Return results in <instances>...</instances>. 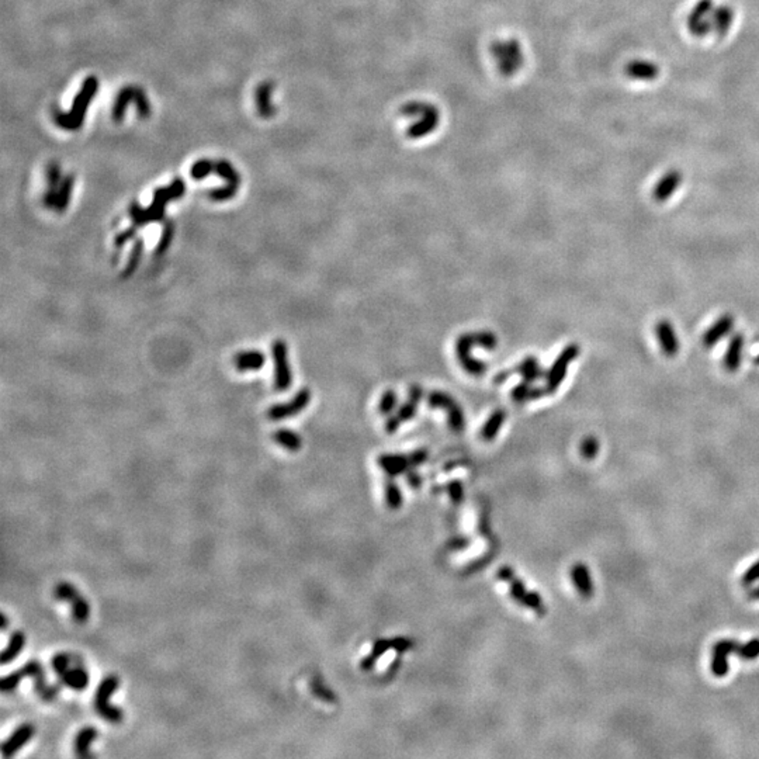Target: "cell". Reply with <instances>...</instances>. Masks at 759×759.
<instances>
[{
    "mask_svg": "<svg viewBox=\"0 0 759 759\" xmlns=\"http://www.w3.org/2000/svg\"><path fill=\"white\" fill-rule=\"evenodd\" d=\"M498 346V337L491 331H477L467 332L457 337L456 340V356L461 368L474 377L484 375L488 370L486 362H481L472 357L471 352L474 348H481L486 351H494Z\"/></svg>",
    "mask_w": 759,
    "mask_h": 759,
    "instance_id": "cell-1",
    "label": "cell"
},
{
    "mask_svg": "<svg viewBox=\"0 0 759 759\" xmlns=\"http://www.w3.org/2000/svg\"><path fill=\"white\" fill-rule=\"evenodd\" d=\"M401 114L410 121L406 131L410 140H422L440 125V110L428 101H409L402 106Z\"/></svg>",
    "mask_w": 759,
    "mask_h": 759,
    "instance_id": "cell-2",
    "label": "cell"
},
{
    "mask_svg": "<svg viewBox=\"0 0 759 759\" xmlns=\"http://www.w3.org/2000/svg\"><path fill=\"white\" fill-rule=\"evenodd\" d=\"M97 89H98L97 78H94V76L87 78L83 82L82 89H81V92L78 93V96L74 101L71 112L62 113L61 110L54 109L52 116H54V120H55L56 125L66 129V131H76L78 128H81L83 121H85L87 106L90 105L92 100L94 98V96L97 93Z\"/></svg>",
    "mask_w": 759,
    "mask_h": 759,
    "instance_id": "cell-3",
    "label": "cell"
},
{
    "mask_svg": "<svg viewBox=\"0 0 759 759\" xmlns=\"http://www.w3.org/2000/svg\"><path fill=\"white\" fill-rule=\"evenodd\" d=\"M490 51L503 78L514 76L523 67L525 55L519 40L508 39L495 41L491 44Z\"/></svg>",
    "mask_w": 759,
    "mask_h": 759,
    "instance_id": "cell-4",
    "label": "cell"
},
{
    "mask_svg": "<svg viewBox=\"0 0 759 759\" xmlns=\"http://www.w3.org/2000/svg\"><path fill=\"white\" fill-rule=\"evenodd\" d=\"M129 103H134L135 107H136V113L141 118L149 117L151 105H149L148 96L145 94L144 89L138 87V86H125L118 92V94L114 100L113 112H112V116H113L114 121H117V123L123 121Z\"/></svg>",
    "mask_w": 759,
    "mask_h": 759,
    "instance_id": "cell-5",
    "label": "cell"
},
{
    "mask_svg": "<svg viewBox=\"0 0 759 759\" xmlns=\"http://www.w3.org/2000/svg\"><path fill=\"white\" fill-rule=\"evenodd\" d=\"M118 685L120 679L116 675H109L98 683L94 695V709L97 714L110 722H120L123 720V711L110 705V698L116 694Z\"/></svg>",
    "mask_w": 759,
    "mask_h": 759,
    "instance_id": "cell-6",
    "label": "cell"
},
{
    "mask_svg": "<svg viewBox=\"0 0 759 759\" xmlns=\"http://www.w3.org/2000/svg\"><path fill=\"white\" fill-rule=\"evenodd\" d=\"M426 402L430 408L435 409H443L447 415V424L456 433H461L466 428V417L463 408L457 404V401L443 391H430L428 394Z\"/></svg>",
    "mask_w": 759,
    "mask_h": 759,
    "instance_id": "cell-7",
    "label": "cell"
},
{
    "mask_svg": "<svg viewBox=\"0 0 759 759\" xmlns=\"http://www.w3.org/2000/svg\"><path fill=\"white\" fill-rule=\"evenodd\" d=\"M185 191H186V185H185L183 179H179V178L171 182V185L167 186V187L156 189L155 193H154V200H152L151 205L148 207V209H145L149 224L151 222H160L165 218L166 204L170 202V201H174V200L180 198L185 194Z\"/></svg>",
    "mask_w": 759,
    "mask_h": 759,
    "instance_id": "cell-8",
    "label": "cell"
},
{
    "mask_svg": "<svg viewBox=\"0 0 759 759\" xmlns=\"http://www.w3.org/2000/svg\"><path fill=\"white\" fill-rule=\"evenodd\" d=\"M422 399H424V388L418 384L410 386L409 393H408V401L397 408L395 415L388 417V419L386 422V430L390 435H393L399 429V426L402 424L415 418L417 412H418V406H419Z\"/></svg>",
    "mask_w": 759,
    "mask_h": 759,
    "instance_id": "cell-9",
    "label": "cell"
},
{
    "mask_svg": "<svg viewBox=\"0 0 759 759\" xmlns=\"http://www.w3.org/2000/svg\"><path fill=\"white\" fill-rule=\"evenodd\" d=\"M579 356V346L575 343L568 344V346L559 355V357L554 360L553 366L545 374V387L550 394H553L559 390L561 383L568 371V366Z\"/></svg>",
    "mask_w": 759,
    "mask_h": 759,
    "instance_id": "cell-10",
    "label": "cell"
},
{
    "mask_svg": "<svg viewBox=\"0 0 759 759\" xmlns=\"http://www.w3.org/2000/svg\"><path fill=\"white\" fill-rule=\"evenodd\" d=\"M274 360V388L275 391H287L293 383V373L289 364V351L284 340H275L271 346Z\"/></svg>",
    "mask_w": 759,
    "mask_h": 759,
    "instance_id": "cell-11",
    "label": "cell"
},
{
    "mask_svg": "<svg viewBox=\"0 0 759 759\" xmlns=\"http://www.w3.org/2000/svg\"><path fill=\"white\" fill-rule=\"evenodd\" d=\"M214 171L220 178L227 180V186L222 189L209 191V197L214 201L231 200L238 193V189L240 186V176L238 174V170L231 165V162L221 159L216 162Z\"/></svg>",
    "mask_w": 759,
    "mask_h": 759,
    "instance_id": "cell-12",
    "label": "cell"
},
{
    "mask_svg": "<svg viewBox=\"0 0 759 759\" xmlns=\"http://www.w3.org/2000/svg\"><path fill=\"white\" fill-rule=\"evenodd\" d=\"M714 3L713 0H700L692 9L691 14L687 17V28L694 36L696 37H705L710 31H713V12H714Z\"/></svg>",
    "mask_w": 759,
    "mask_h": 759,
    "instance_id": "cell-13",
    "label": "cell"
},
{
    "mask_svg": "<svg viewBox=\"0 0 759 759\" xmlns=\"http://www.w3.org/2000/svg\"><path fill=\"white\" fill-rule=\"evenodd\" d=\"M309 401H311V391L308 388H302L294 395L290 402L273 405L267 412V417L271 421H282L290 417H295L308 406Z\"/></svg>",
    "mask_w": 759,
    "mask_h": 759,
    "instance_id": "cell-14",
    "label": "cell"
},
{
    "mask_svg": "<svg viewBox=\"0 0 759 759\" xmlns=\"http://www.w3.org/2000/svg\"><path fill=\"white\" fill-rule=\"evenodd\" d=\"M20 669L23 671L24 676H31L34 679V689H36V692L43 700L51 702L56 698L59 689L56 686H51L47 683L44 668L39 661H30Z\"/></svg>",
    "mask_w": 759,
    "mask_h": 759,
    "instance_id": "cell-15",
    "label": "cell"
},
{
    "mask_svg": "<svg viewBox=\"0 0 759 759\" xmlns=\"http://www.w3.org/2000/svg\"><path fill=\"white\" fill-rule=\"evenodd\" d=\"M627 78L641 82L655 81L660 75V66L648 59H633L625 66Z\"/></svg>",
    "mask_w": 759,
    "mask_h": 759,
    "instance_id": "cell-16",
    "label": "cell"
},
{
    "mask_svg": "<svg viewBox=\"0 0 759 759\" xmlns=\"http://www.w3.org/2000/svg\"><path fill=\"white\" fill-rule=\"evenodd\" d=\"M36 734V729L32 724L25 722L19 726L10 737L2 744V755L3 756H13L16 752H19L32 737Z\"/></svg>",
    "mask_w": 759,
    "mask_h": 759,
    "instance_id": "cell-17",
    "label": "cell"
},
{
    "mask_svg": "<svg viewBox=\"0 0 759 759\" xmlns=\"http://www.w3.org/2000/svg\"><path fill=\"white\" fill-rule=\"evenodd\" d=\"M571 579L575 585L578 594L582 598H585V599L592 598V595H594V582H592V576H591V572H590L588 567H586L582 563L574 564L571 567Z\"/></svg>",
    "mask_w": 759,
    "mask_h": 759,
    "instance_id": "cell-18",
    "label": "cell"
},
{
    "mask_svg": "<svg viewBox=\"0 0 759 759\" xmlns=\"http://www.w3.org/2000/svg\"><path fill=\"white\" fill-rule=\"evenodd\" d=\"M378 466L390 478L405 474L412 468L408 455H382L378 457Z\"/></svg>",
    "mask_w": 759,
    "mask_h": 759,
    "instance_id": "cell-19",
    "label": "cell"
},
{
    "mask_svg": "<svg viewBox=\"0 0 759 759\" xmlns=\"http://www.w3.org/2000/svg\"><path fill=\"white\" fill-rule=\"evenodd\" d=\"M682 175L678 170H669L658 180L654 189V197L658 201H667L680 186Z\"/></svg>",
    "mask_w": 759,
    "mask_h": 759,
    "instance_id": "cell-20",
    "label": "cell"
},
{
    "mask_svg": "<svg viewBox=\"0 0 759 759\" xmlns=\"http://www.w3.org/2000/svg\"><path fill=\"white\" fill-rule=\"evenodd\" d=\"M273 92H274L273 82H263L256 89L258 113L263 118H271L275 114V106L273 105V100H271Z\"/></svg>",
    "mask_w": 759,
    "mask_h": 759,
    "instance_id": "cell-21",
    "label": "cell"
},
{
    "mask_svg": "<svg viewBox=\"0 0 759 759\" xmlns=\"http://www.w3.org/2000/svg\"><path fill=\"white\" fill-rule=\"evenodd\" d=\"M510 371H512V374L522 375L523 382H528V383H532V384L539 382L540 378L545 377V374H547L541 368V364L539 363L537 357H534V356H528L519 364H516V367Z\"/></svg>",
    "mask_w": 759,
    "mask_h": 759,
    "instance_id": "cell-22",
    "label": "cell"
},
{
    "mask_svg": "<svg viewBox=\"0 0 759 759\" xmlns=\"http://www.w3.org/2000/svg\"><path fill=\"white\" fill-rule=\"evenodd\" d=\"M266 357L263 352L247 351L240 352L233 357V366L239 371H256L264 366Z\"/></svg>",
    "mask_w": 759,
    "mask_h": 759,
    "instance_id": "cell-23",
    "label": "cell"
},
{
    "mask_svg": "<svg viewBox=\"0 0 759 759\" xmlns=\"http://www.w3.org/2000/svg\"><path fill=\"white\" fill-rule=\"evenodd\" d=\"M47 182H48V190L44 193V205L48 209H54L55 200H56V190L62 182V170L61 166L55 162L50 163L47 167Z\"/></svg>",
    "mask_w": 759,
    "mask_h": 759,
    "instance_id": "cell-24",
    "label": "cell"
},
{
    "mask_svg": "<svg viewBox=\"0 0 759 759\" xmlns=\"http://www.w3.org/2000/svg\"><path fill=\"white\" fill-rule=\"evenodd\" d=\"M550 394L547 387H533L532 383H528V382H522L521 384H517L516 387H513L512 393H510V397L514 402H529V401H537L540 398H543L544 395Z\"/></svg>",
    "mask_w": 759,
    "mask_h": 759,
    "instance_id": "cell-25",
    "label": "cell"
},
{
    "mask_svg": "<svg viewBox=\"0 0 759 759\" xmlns=\"http://www.w3.org/2000/svg\"><path fill=\"white\" fill-rule=\"evenodd\" d=\"M63 685L76 692H82L89 685V674L83 667H69V669L59 676Z\"/></svg>",
    "mask_w": 759,
    "mask_h": 759,
    "instance_id": "cell-26",
    "label": "cell"
},
{
    "mask_svg": "<svg viewBox=\"0 0 759 759\" xmlns=\"http://www.w3.org/2000/svg\"><path fill=\"white\" fill-rule=\"evenodd\" d=\"M734 10L727 6V5H722V6H718L714 9L713 12V31H716L718 36H724V34H727L730 31V28L733 27V23H734Z\"/></svg>",
    "mask_w": 759,
    "mask_h": 759,
    "instance_id": "cell-27",
    "label": "cell"
},
{
    "mask_svg": "<svg viewBox=\"0 0 759 759\" xmlns=\"http://www.w3.org/2000/svg\"><path fill=\"white\" fill-rule=\"evenodd\" d=\"M505 419H506V412L503 409L494 410L490 415V418L487 419V422L484 424V426H482L481 432H479L481 439L486 440V441L494 440L498 436L501 428L503 426Z\"/></svg>",
    "mask_w": 759,
    "mask_h": 759,
    "instance_id": "cell-28",
    "label": "cell"
},
{
    "mask_svg": "<svg viewBox=\"0 0 759 759\" xmlns=\"http://www.w3.org/2000/svg\"><path fill=\"white\" fill-rule=\"evenodd\" d=\"M657 336H658V340H660L663 351L668 356H674V353L678 352L679 342H678L676 333L674 332V328L668 322L664 321L657 326Z\"/></svg>",
    "mask_w": 759,
    "mask_h": 759,
    "instance_id": "cell-29",
    "label": "cell"
},
{
    "mask_svg": "<svg viewBox=\"0 0 759 759\" xmlns=\"http://www.w3.org/2000/svg\"><path fill=\"white\" fill-rule=\"evenodd\" d=\"M74 186H75V178L72 175H67L66 178L62 179V182H61V185L56 190V200H55V207H54V210L56 213L61 214L67 209L69 202H71Z\"/></svg>",
    "mask_w": 759,
    "mask_h": 759,
    "instance_id": "cell-30",
    "label": "cell"
},
{
    "mask_svg": "<svg viewBox=\"0 0 759 759\" xmlns=\"http://www.w3.org/2000/svg\"><path fill=\"white\" fill-rule=\"evenodd\" d=\"M733 325H734V322H733V318H730V317H722V318L717 320V322L705 335L703 340H705L706 346H709V348L714 346V344L718 340H721L724 336H726L730 332V329H733Z\"/></svg>",
    "mask_w": 759,
    "mask_h": 759,
    "instance_id": "cell-31",
    "label": "cell"
},
{
    "mask_svg": "<svg viewBox=\"0 0 759 759\" xmlns=\"http://www.w3.org/2000/svg\"><path fill=\"white\" fill-rule=\"evenodd\" d=\"M24 645H25V636H24V633H23V632H14V633H12V636H10V638H9V643H8V647L3 649L2 657H0V658H2L0 661H2L3 665L13 663V661L19 657L20 652L23 651Z\"/></svg>",
    "mask_w": 759,
    "mask_h": 759,
    "instance_id": "cell-32",
    "label": "cell"
},
{
    "mask_svg": "<svg viewBox=\"0 0 759 759\" xmlns=\"http://www.w3.org/2000/svg\"><path fill=\"white\" fill-rule=\"evenodd\" d=\"M96 738H97V730L94 727H90V726L83 727L75 737L74 747H75L76 755L87 756L90 751V745Z\"/></svg>",
    "mask_w": 759,
    "mask_h": 759,
    "instance_id": "cell-33",
    "label": "cell"
},
{
    "mask_svg": "<svg viewBox=\"0 0 759 759\" xmlns=\"http://www.w3.org/2000/svg\"><path fill=\"white\" fill-rule=\"evenodd\" d=\"M273 439H274L275 443L280 444V446L284 447V448H287L289 452H298L300 448H301V446H302L301 437H300L295 432H293V430H290V429H279V430H275V432L273 433Z\"/></svg>",
    "mask_w": 759,
    "mask_h": 759,
    "instance_id": "cell-34",
    "label": "cell"
},
{
    "mask_svg": "<svg viewBox=\"0 0 759 759\" xmlns=\"http://www.w3.org/2000/svg\"><path fill=\"white\" fill-rule=\"evenodd\" d=\"M742 346H744V339L737 335L733 337L731 340V344L730 348L726 353V367L731 371L737 370L740 363H741V352H742Z\"/></svg>",
    "mask_w": 759,
    "mask_h": 759,
    "instance_id": "cell-35",
    "label": "cell"
},
{
    "mask_svg": "<svg viewBox=\"0 0 759 759\" xmlns=\"http://www.w3.org/2000/svg\"><path fill=\"white\" fill-rule=\"evenodd\" d=\"M143 252H144V240L141 238H138L136 240H134V247L128 259V264L125 266L121 274L123 279H128L129 275L138 269V264H140V260L143 258Z\"/></svg>",
    "mask_w": 759,
    "mask_h": 759,
    "instance_id": "cell-36",
    "label": "cell"
},
{
    "mask_svg": "<svg viewBox=\"0 0 759 759\" xmlns=\"http://www.w3.org/2000/svg\"><path fill=\"white\" fill-rule=\"evenodd\" d=\"M71 606H72V617L76 623H85L86 620L89 618V614H90V606L87 603V601L81 595L78 594L71 602Z\"/></svg>",
    "mask_w": 759,
    "mask_h": 759,
    "instance_id": "cell-37",
    "label": "cell"
},
{
    "mask_svg": "<svg viewBox=\"0 0 759 759\" xmlns=\"http://www.w3.org/2000/svg\"><path fill=\"white\" fill-rule=\"evenodd\" d=\"M397 406H398L397 393L393 391V390H387L386 393H383V395H382V398H380V402H378L380 415H386V417L393 415V412L397 410Z\"/></svg>",
    "mask_w": 759,
    "mask_h": 759,
    "instance_id": "cell-38",
    "label": "cell"
},
{
    "mask_svg": "<svg viewBox=\"0 0 759 759\" xmlns=\"http://www.w3.org/2000/svg\"><path fill=\"white\" fill-rule=\"evenodd\" d=\"M214 167H216V162H213L210 159H200L193 165V167L190 170V175L194 180H202V179H205L207 176H210L213 174Z\"/></svg>",
    "mask_w": 759,
    "mask_h": 759,
    "instance_id": "cell-39",
    "label": "cell"
},
{
    "mask_svg": "<svg viewBox=\"0 0 759 759\" xmlns=\"http://www.w3.org/2000/svg\"><path fill=\"white\" fill-rule=\"evenodd\" d=\"M386 499L390 509L395 510L402 506V494L399 491V487L397 486V482L393 478H390L386 482Z\"/></svg>",
    "mask_w": 759,
    "mask_h": 759,
    "instance_id": "cell-40",
    "label": "cell"
},
{
    "mask_svg": "<svg viewBox=\"0 0 759 759\" xmlns=\"http://www.w3.org/2000/svg\"><path fill=\"white\" fill-rule=\"evenodd\" d=\"M729 655L722 654V652H717V651H713V658H711V674L717 678H722L726 676L730 671V665H729Z\"/></svg>",
    "mask_w": 759,
    "mask_h": 759,
    "instance_id": "cell-41",
    "label": "cell"
},
{
    "mask_svg": "<svg viewBox=\"0 0 759 759\" xmlns=\"http://www.w3.org/2000/svg\"><path fill=\"white\" fill-rule=\"evenodd\" d=\"M174 235H175V224L171 221H167L165 224V228H163V232L160 235V239L158 242V247L155 249V255L156 256H162L170 247L171 244V239H174Z\"/></svg>",
    "mask_w": 759,
    "mask_h": 759,
    "instance_id": "cell-42",
    "label": "cell"
},
{
    "mask_svg": "<svg viewBox=\"0 0 759 759\" xmlns=\"http://www.w3.org/2000/svg\"><path fill=\"white\" fill-rule=\"evenodd\" d=\"M741 661H753L759 657V638H752L745 644H741L737 651Z\"/></svg>",
    "mask_w": 759,
    "mask_h": 759,
    "instance_id": "cell-43",
    "label": "cell"
},
{
    "mask_svg": "<svg viewBox=\"0 0 759 759\" xmlns=\"http://www.w3.org/2000/svg\"><path fill=\"white\" fill-rule=\"evenodd\" d=\"M78 594V590L69 582H59L54 588V598L62 602H71Z\"/></svg>",
    "mask_w": 759,
    "mask_h": 759,
    "instance_id": "cell-44",
    "label": "cell"
},
{
    "mask_svg": "<svg viewBox=\"0 0 759 759\" xmlns=\"http://www.w3.org/2000/svg\"><path fill=\"white\" fill-rule=\"evenodd\" d=\"M579 452H581V456L586 460L595 459L598 452H599V441L592 436L583 439L582 443H581V447H579Z\"/></svg>",
    "mask_w": 759,
    "mask_h": 759,
    "instance_id": "cell-45",
    "label": "cell"
},
{
    "mask_svg": "<svg viewBox=\"0 0 759 759\" xmlns=\"http://www.w3.org/2000/svg\"><path fill=\"white\" fill-rule=\"evenodd\" d=\"M129 217H131V221H132V227H135V228H140V227H144V225L149 224L145 209L138 202L131 204Z\"/></svg>",
    "mask_w": 759,
    "mask_h": 759,
    "instance_id": "cell-46",
    "label": "cell"
},
{
    "mask_svg": "<svg viewBox=\"0 0 759 759\" xmlns=\"http://www.w3.org/2000/svg\"><path fill=\"white\" fill-rule=\"evenodd\" d=\"M23 678H25L24 674H23V671H21V669H17V671H14V672L6 675V676L2 679V682H0V689H2V692H3V694H10V692H13L14 689L20 685V682L23 680Z\"/></svg>",
    "mask_w": 759,
    "mask_h": 759,
    "instance_id": "cell-47",
    "label": "cell"
},
{
    "mask_svg": "<svg viewBox=\"0 0 759 759\" xmlns=\"http://www.w3.org/2000/svg\"><path fill=\"white\" fill-rule=\"evenodd\" d=\"M522 605H525L526 607L534 610L539 616H544V613H545V606H544L543 598L537 592H528Z\"/></svg>",
    "mask_w": 759,
    "mask_h": 759,
    "instance_id": "cell-48",
    "label": "cell"
},
{
    "mask_svg": "<svg viewBox=\"0 0 759 759\" xmlns=\"http://www.w3.org/2000/svg\"><path fill=\"white\" fill-rule=\"evenodd\" d=\"M51 664H52L54 672L58 676H61L69 669V667H71V657H69V655L65 654V652H58V654L54 655Z\"/></svg>",
    "mask_w": 759,
    "mask_h": 759,
    "instance_id": "cell-49",
    "label": "cell"
},
{
    "mask_svg": "<svg viewBox=\"0 0 759 759\" xmlns=\"http://www.w3.org/2000/svg\"><path fill=\"white\" fill-rule=\"evenodd\" d=\"M740 645H741V644H740L737 640H733V638H724V640L717 641V643L713 645V651L722 652V654H726V655L737 654Z\"/></svg>",
    "mask_w": 759,
    "mask_h": 759,
    "instance_id": "cell-50",
    "label": "cell"
},
{
    "mask_svg": "<svg viewBox=\"0 0 759 759\" xmlns=\"http://www.w3.org/2000/svg\"><path fill=\"white\" fill-rule=\"evenodd\" d=\"M526 594H528V591L525 588V583L521 579L514 578L510 582V596L513 598V601H516L517 603H523Z\"/></svg>",
    "mask_w": 759,
    "mask_h": 759,
    "instance_id": "cell-51",
    "label": "cell"
},
{
    "mask_svg": "<svg viewBox=\"0 0 759 759\" xmlns=\"http://www.w3.org/2000/svg\"><path fill=\"white\" fill-rule=\"evenodd\" d=\"M447 491H448V495H450L452 501H453L456 505H459V503L463 502V499H464V490H463L461 481H457V479H456V481H452L450 484L447 486Z\"/></svg>",
    "mask_w": 759,
    "mask_h": 759,
    "instance_id": "cell-52",
    "label": "cell"
},
{
    "mask_svg": "<svg viewBox=\"0 0 759 759\" xmlns=\"http://www.w3.org/2000/svg\"><path fill=\"white\" fill-rule=\"evenodd\" d=\"M756 581H759V560L745 571V574L741 578V585L749 586Z\"/></svg>",
    "mask_w": 759,
    "mask_h": 759,
    "instance_id": "cell-53",
    "label": "cell"
},
{
    "mask_svg": "<svg viewBox=\"0 0 759 759\" xmlns=\"http://www.w3.org/2000/svg\"><path fill=\"white\" fill-rule=\"evenodd\" d=\"M390 645L397 652H405V651H408L413 647V643H412V640H409L406 637H395V638L390 640Z\"/></svg>",
    "mask_w": 759,
    "mask_h": 759,
    "instance_id": "cell-54",
    "label": "cell"
},
{
    "mask_svg": "<svg viewBox=\"0 0 759 759\" xmlns=\"http://www.w3.org/2000/svg\"><path fill=\"white\" fill-rule=\"evenodd\" d=\"M391 648L390 645V640H386V638H380L374 643L373 645V649H371V654L374 655V657L378 660L380 657H382L383 654H386L388 649Z\"/></svg>",
    "mask_w": 759,
    "mask_h": 759,
    "instance_id": "cell-55",
    "label": "cell"
},
{
    "mask_svg": "<svg viewBox=\"0 0 759 759\" xmlns=\"http://www.w3.org/2000/svg\"><path fill=\"white\" fill-rule=\"evenodd\" d=\"M408 456H409V461H410L412 468H415V467L424 464V463L428 460V457H429L428 452L424 450V448H419V450L412 452V453L408 455Z\"/></svg>",
    "mask_w": 759,
    "mask_h": 759,
    "instance_id": "cell-56",
    "label": "cell"
},
{
    "mask_svg": "<svg viewBox=\"0 0 759 759\" xmlns=\"http://www.w3.org/2000/svg\"><path fill=\"white\" fill-rule=\"evenodd\" d=\"M135 233H136V228H135V227H131V228L123 231L121 233H118V235L116 236V242H114L116 247H117V248H123V247L128 242L129 239L135 238Z\"/></svg>",
    "mask_w": 759,
    "mask_h": 759,
    "instance_id": "cell-57",
    "label": "cell"
},
{
    "mask_svg": "<svg viewBox=\"0 0 759 759\" xmlns=\"http://www.w3.org/2000/svg\"><path fill=\"white\" fill-rule=\"evenodd\" d=\"M406 479H408V482H409V486H410L412 488H415V490L419 488L421 484H422V478H421V475H419L415 470H413V468H410V470L406 471Z\"/></svg>",
    "mask_w": 759,
    "mask_h": 759,
    "instance_id": "cell-58",
    "label": "cell"
},
{
    "mask_svg": "<svg viewBox=\"0 0 759 759\" xmlns=\"http://www.w3.org/2000/svg\"><path fill=\"white\" fill-rule=\"evenodd\" d=\"M313 692L324 700H333V696L331 694H328L329 692L328 689H325V686L318 683V682H313Z\"/></svg>",
    "mask_w": 759,
    "mask_h": 759,
    "instance_id": "cell-59",
    "label": "cell"
},
{
    "mask_svg": "<svg viewBox=\"0 0 759 759\" xmlns=\"http://www.w3.org/2000/svg\"><path fill=\"white\" fill-rule=\"evenodd\" d=\"M498 578L503 582H512L514 579V572L510 567H502L499 571H498Z\"/></svg>",
    "mask_w": 759,
    "mask_h": 759,
    "instance_id": "cell-60",
    "label": "cell"
},
{
    "mask_svg": "<svg viewBox=\"0 0 759 759\" xmlns=\"http://www.w3.org/2000/svg\"><path fill=\"white\" fill-rule=\"evenodd\" d=\"M375 663H377V658L374 657V655H373V654H368V655H367V657H366V658H364V660L362 661L360 667H362V669H363V671H370V669H371V668H373V667L375 665Z\"/></svg>",
    "mask_w": 759,
    "mask_h": 759,
    "instance_id": "cell-61",
    "label": "cell"
},
{
    "mask_svg": "<svg viewBox=\"0 0 759 759\" xmlns=\"http://www.w3.org/2000/svg\"><path fill=\"white\" fill-rule=\"evenodd\" d=\"M747 598H748L749 601H759V585L755 586L753 590H749V591H748Z\"/></svg>",
    "mask_w": 759,
    "mask_h": 759,
    "instance_id": "cell-62",
    "label": "cell"
},
{
    "mask_svg": "<svg viewBox=\"0 0 759 759\" xmlns=\"http://www.w3.org/2000/svg\"><path fill=\"white\" fill-rule=\"evenodd\" d=\"M6 629H8V616L2 613V630H6Z\"/></svg>",
    "mask_w": 759,
    "mask_h": 759,
    "instance_id": "cell-63",
    "label": "cell"
}]
</instances>
